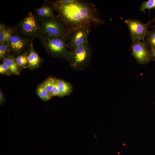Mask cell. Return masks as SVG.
Returning a JSON list of instances; mask_svg holds the SVG:
<instances>
[{"mask_svg":"<svg viewBox=\"0 0 155 155\" xmlns=\"http://www.w3.org/2000/svg\"><path fill=\"white\" fill-rule=\"evenodd\" d=\"M46 1L57 11V17L69 29L104 23L95 5L89 1L74 0L68 3L60 0Z\"/></svg>","mask_w":155,"mask_h":155,"instance_id":"cell-1","label":"cell"},{"mask_svg":"<svg viewBox=\"0 0 155 155\" xmlns=\"http://www.w3.org/2000/svg\"><path fill=\"white\" fill-rule=\"evenodd\" d=\"M39 38L44 47L53 56L68 60L66 39L62 37L41 35Z\"/></svg>","mask_w":155,"mask_h":155,"instance_id":"cell-2","label":"cell"},{"mask_svg":"<svg viewBox=\"0 0 155 155\" xmlns=\"http://www.w3.org/2000/svg\"><path fill=\"white\" fill-rule=\"evenodd\" d=\"M39 20L41 35L61 36L66 39L69 29L57 16Z\"/></svg>","mask_w":155,"mask_h":155,"instance_id":"cell-3","label":"cell"},{"mask_svg":"<svg viewBox=\"0 0 155 155\" xmlns=\"http://www.w3.org/2000/svg\"><path fill=\"white\" fill-rule=\"evenodd\" d=\"M92 54V49L88 40L72 50L68 51V61L75 68L86 66L89 63Z\"/></svg>","mask_w":155,"mask_h":155,"instance_id":"cell-4","label":"cell"},{"mask_svg":"<svg viewBox=\"0 0 155 155\" xmlns=\"http://www.w3.org/2000/svg\"><path fill=\"white\" fill-rule=\"evenodd\" d=\"M18 29L21 34L29 39L39 38L41 35L39 20L31 11L20 20Z\"/></svg>","mask_w":155,"mask_h":155,"instance_id":"cell-5","label":"cell"},{"mask_svg":"<svg viewBox=\"0 0 155 155\" xmlns=\"http://www.w3.org/2000/svg\"><path fill=\"white\" fill-rule=\"evenodd\" d=\"M91 26H85L69 29L66 38L68 48L71 51L88 41Z\"/></svg>","mask_w":155,"mask_h":155,"instance_id":"cell-6","label":"cell"},{"mask_svg":"<svg viewBox=\"0 0 155 155\" xmlns=\"http://www.w3.org/2000/svg\"><path fill=\"white\" fill-rule=\"evenodd\" d=\"M125 22L128 28L132 42L138 40L145 41L148 23L144 24L138 20L131 19L125 20Z\"/></svg>","mask_w":155,"mask_h":155,"instance_id":"cell-7","label":"cell"},{"mask_svg":"<svg viewBox=\"0 0 155 155\" xmlns=\"http://www.w3.org/2000/svg\"><path fill=\"white\" fill-rule=\"evenodd\" d=\"M130 48L132 55L138 63L145 65L150 62L151 59L150 53L145 41H133Z\"/></svg>","mask_w":155,"mask_h":155,"instance_id":"cell-8","label":"cell"},{"mask_svg":"<svg viewBox=\"0 0 155 155\" xmlns=\"http://www.w3.org/2000/svg\"><path fill=\"white\" fill-rule=\"evenodd\" d=\"M32 42L31 40L23 35L15 28H13L9 41L11 51L17 53L27 47H29Z\"/></svg>","mask_w":155,"mask_h":155,"instance_id":"cell-9","label":"cell"},{"mask_svg":"<svg viewBox=\"0 0 155 155\" xmlns=\"http://www.w3.org/2000/svg\"><path fill=\"white\" fill-rule=\"evenodd\" d=\"M28 61L27 67L31 69L38 67L41 62V59L34 48L32 42L29 47Z\"/></svg>","mask_w":155,"mask_h":155,"instance_id":"cell-10","label":"cell"},{"mask_svg":"<svg viewBox=\"0 0 155 155\" xmlns=\"http://www.w3.org/2000/svg\"><path fill=\"white\" fill-rule=\"evenodd\" d=\"M55 10L50 5L44 4L40 7L34 9L36 16L38 19H46L55 16L54 14Z\"/></svg>","mask_w":155,"mask_h":155,"instance_id":"cell-11","label":"cell"},{"mask_svg":"<svg viewBox=\"0 0 155 155\" xmlns=\"http://www.w3.org/2000/svg\"><path fill=\"white\" fill-rule=\"evenodd\" d=\"M3 60V63L8 67L11 73L17 75L19 74L15 58L13 55H9Z\"/></svg>","mask_w":155,"mask_h":155,"instance_id":"cell-12","label":"cell"},{"mask_svg":"<svg viewBox=\"0 0 155 155\" xmlns=\"http://www.w3.org/2000/svg\"><path fill=\"white\" fill-rule=\"evenodd\" d=\"M13 28L7 27L0 23V44L9 42Z\"/></svg>","mask_w":155,"mask_h":155,"instance_id":"cell-13","label":"cell"},{"mask_svg":"<svg viewBox=\"0 0 155 155\" xmlns=\"http://www.w3.org/2000/svg\"><path fill=\"white\" fill-rule=\"evenodd\" d=\"M56 82L60 93V96L69 95L72 91L71 85L62 80H57Z\"/></svg>","mask_w":155,"mask_h":155,"instance_id":"cell-14","label":"cell"},{"mask_svg":"<svg viewBox=\"0 0 155 155\" xmlns=\"http://www.w3.org/2000/svg\"><path fill=\"white\" fill-rule=\"evenodd\" d=\"M28 53L25 52L16 57V61L18 67H22L28 64Z\"/></svg>","mask_w":155,"mask_h":155,"instance_id":"cell-15","label":"cell"},{"mask_svg":"<svg viewBox=\"0 0 155 155\" xmlns=\"http://www.w3.org/2000/svg\"><path fill=\"white\" fill-rule=\"evenodd\" d=\"M57 80L54 78H49L40 85L46 91L51 94L53 88Z\"/></svg>","mask_w":155,"mask_h":155,"instance_id":"cell-16","label":"cell"},{"mask_svg":"<svg viewBox=\"0 0 155 155\" xmlns=\"http://www.w3.org/2000/svg\"><path fill=\"white\" fill-rule=\"evenodd\" d=\"M11 50L9 42L0 44V58L3 59L9 55Z\"/></svg>","mask_w":155,"mask_h":155,"instance_id":"cell-17","label":"cell"},{"mask_svg":"<svg viewBox=\"0 0 155 155\" xmlns=\"http://www.w3.org/2000/svg\"><path fill=\"white\" fill-rule=\"evenodd\" d=\"M37 93L39 97L44 101L50 100L53 96L51 94L46 91L41 85L37 88Z\"/></svg>","mask_w":155,"mask_h":155,"instance_id":"cell-18","label":"cell"},{"mask_svg":"<svg viewBox=\"0 0 155 155\" xmlns=\"http://www.w3.org/2000/svg\"><path fill=\"white\" fill-rule=\"evenodd\" d=\"M146 42L151 49L155 48V30L148 32L146 37Z\"/></svg>","mask_w":155,"mask_h":155,"instance_id":"cell-19","label":"cell"},{"mask_svg":"<svg viewBox=\"0 0 155 155\" xmlns=\"http://www.w3.org/2000/svg\"><path fill=\"white\" fill-rule=\"evenodd\" d=\"M152 9H155V0H149L143 2L140 5V10L145 13L146 9L150 10Z\"/></svg>","mask_w":155,"mask_h":155,"instance_id":"cell-20","label":"cell"},{"mask_svg":"<svg viewBox=\"0 0 155 155\" xmlns=\"http://www.w3.org/2000/svg\"><path fill=\"white\" fill-rule=\"evenodd\" d=\"M8 67L5 64L3 63L0 65V73L9 75L11 73Z\"/></svg>","mask_w":155,"mask_h":155,"instance_id":"cell-21","label":"cell"},{"mask_svg":"<svg viewBox=\"0 0 155 155\" xmlns=\"http://www.w3.org/2000/svg\"><path fill=\"white\" fill-rule=\"evenodd\" d=\"M51 94L53 96H60V93L57 86L56 81L53 88Z\"/></svg>","mask_w":155,"mask_h":155,"instance_id":"cell-22","label":"cell"},{"mask_svg":"<svg viewBox=\"0 0 155 155\" xmlns=\"http://www.w3.org/2000/svg\"><path fill=\"white\" fill-rule=\"evenodd\" d=\"M150 53L151 57L155 61V48L152 49Z\"/></svg>","mask_w":155,"mask_h":155,"instance_id":"cell-23","label":"cell"},{"mask_svg":"<svg viewBox=\"0 0 155 155\" xmlns=\"http://www.w3.org/2000/svg\"><path fill=\"white\" fill-rule=\"evenodd\" d=\"M5 101L2 92H0V103L1 105Z\"/></svg>","mask_w":155,"mask_h":155,"instance_id":"cell-24","label":"cell"},{"mask_svg":"<svg viewBox=\"0 0 155 155\" xmlns=\"http://www.w3.org/2000/svg\"><path fill=\"white\" fill-rule=\"evenodd\" d=\"M153 21L155 22V17H154V19L153 20ZM153 27H154V28H155V25Z\"/></svg>","mask_w":155,"mask_h":155,"instance_id":"cell-25","label":"cell"}]
</instances>
